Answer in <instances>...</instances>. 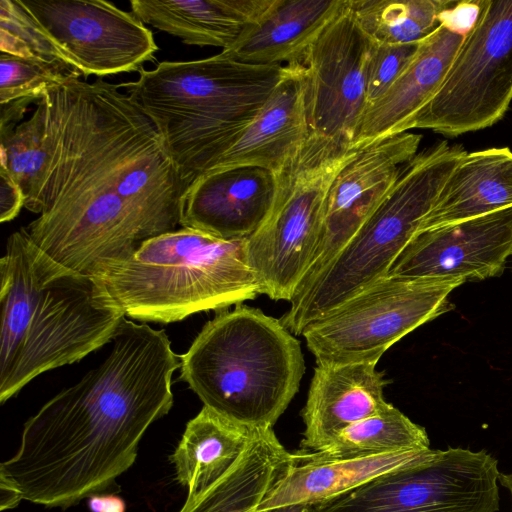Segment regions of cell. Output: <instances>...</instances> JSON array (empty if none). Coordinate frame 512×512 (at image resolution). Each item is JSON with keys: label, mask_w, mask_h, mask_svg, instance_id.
<instances>
[{"label": "cell", "mask_w": 512, "mask_h": 512, "mask_svg": "<svg viewBox=\"0 0 512 512\" xmlns=\"http://www.w3.org/2000/svg\"><path fill=\"white\" fill-rule=\"evenodd\" d=\"M275 187L274 173L260 167L201 174L183 196L180 226L222 239H248L266 220Z\"/></svg>", "instance_id": "2e32d148"}, {"label": "cell", "mask_w": 512, "mask_h": 512, "mask_svg": "<svg viewBox=\"0 0 512 512\" xmlns=\"http://www.w3.org/2000/svg\"><path fill=\"white\" fill-rule=\"evenodd\" d=\"M358 150L309 133L276 172L271 210L247 239L248 261L260 294L289 301L296 293L319 241L328 191Z\"/></svg>", "instance_id": "ba28073f"}, {"label": "cell", "mask_w": 512, "mask_h": 512, "mask_svg": "<svg viewBox=\"0 0 512 512\" xmlns=\"http://www.w3.org/2000/svg\"><path fill=\"white\" fill-rule=\"evenodd\" d=\"M81 72L63 64L0 54V104L30 98L38 101L44 93Z\"/></svg>", "instance_id": "f546056e"}, {"label": "cell", "mask_w": 512, "mask_h": 512, "mask_svg": "<svg viewBox=\"0 0 512 512\" xmlns=\"http://www.w3.org/2000/svg\"><path fill=\"white\" fill-rule=\"evenodd\" d=\"M367 37L379 44L420 43L442 24L441 15L454 1L348 0Z\"/></svg>", "instance_id": "484cf974"}, {"label": "cell", "mask_w": 512, "mask_h": 512, "mask_svg": "<svg viewBox=\"0 0 512 512\" xmlns=\"http://www.w3.org/2000/svg\"><path fill=\"white\" fill-rule=\"evenodd\" d=\"M272 0H132L131 12L144 24L184 44L229 49Z\"/></svg>", "instance_id": "7402d4cb"}, {"label": "cell", "mask_w": 512, "mask_h": 512, "mask_svg": "<svg viewBox=\"0 0 512 512\" xmlns=\"http://www.w3.org/2000/svg\"><path fill=\"white\" fill-rule=\"evenodd\" d=\"M465 35L442 23L422 41L398 79L366 109L351 148L360 150L412 129L417 114L441 86Z\"/></svg>", "instance_id": "e0dca14e"}, {"label": "cell", "mask_w": 512, "mask_h": 512, "mask_svg": "<svg viewBox=\"0 0 512 512\" xmlns=\"http://www.w3.org/2000/svg\"><path fill=\"white\" fill-rule=\"evenodd\" d=\"M428 448L425 428L390 404L384 411L346 427L320 450L308 453L329 460Z\"/></svg>", "instance_id": "4316f807"}, {"label": "cell", "mask_w": 512, "mask_h": 512, "mask_svg": "<svg viewBox=\"0 0 512 512\" xmlns=\"http://www.w3.org/2000/svg\"><path fill=\"white\" fill-rule=\"evenodd\" d=\"M83 77L139 72L154 61L152 31L131 11L102 0L20 1Z\"/></svg>", "instance_id": "4fadbf2b"}, {"label": "cell", "mask_w": 512, "mask_h": 512, "mask_svg": "<svg viewBox=\"0 0 512 512\" xmlns=\"http://www.w3.org/2000/svg\"><path fill=\"white\" fill-rule=\"evenodd\" d=\"M465 154L462 146L446 141L417 153L347 244L295 293L280 319L283 325L302 335L310 323L387 276Z\"/></svg>", "instance_id": "52a82bcc"}, {"label": "cell", "mask_w": 512, "mask_h": 512, "mask_svg": "<svg viewBox=\"0 0 512 512\" xmlns=\"http://www.w3.org/2000/svg\"><path fill=\"white\" fill-rule=\"evenodd\" d=\"M372 41L344 0L302 55L309 133L351 147L367 108V62Z\"/></svg>", "instance_id": "7c38bea8"}, {"label": "cell", "mask_w": 512, "mask_h": 512, "mask_svg": "<svg viewBox=\"0 0 512 512\" xmlns=\"http://www.w3.org/2000/svg\"><path fill=\"white\" fill-rule=\"evenodd\" d=\"M512 206V151L493 147L466 152L444 184L418 232Z\"/></svg>", "instance_id": "603a6c76"}, {"label": "cell", "mask_w": 512, "mask_h": 512, "mask_svg": "<svg viewBox=\"0 0 512 512\" xmlns=\"http://www.w3.org/2000/svg\"><path fill=\"white\" fill-rule=\"evenodd\" d=\"M343 3L344 0H272L260 18L222 52L249 64L299 62Z\"/></svg>", "instance_id": "44dd1931"}, {"label": "cell", "mask_w": 512, "mask_h": 512, "mask_svg": "<svg viewBox=\"0 0 512 512\" xmlns=\"http://www.w3.org/2000/svg\"><path fill=\"white\" fill-rule=\"evenodd\" d=\"M178 368L164 330L123 318L107 358L24 423L17 452L0 464L1 511L23 500L67 509L118 492L145 432L173 406Z\"/></svg>", "instance_id": "7a4b0ae2"}, {"label": "cell", "mask_w": 512, "mask_h": 512, "mask_svg": "<svg viewBox=\"0 0 512 512\" xmlns=\"http://www.w3.org/2000/svg\"><path fill=\"white\" fill-rule=\"evenodd\" d=\"M498 460L485 449H436L308 512H498Z\"/></svg>", "instance_id": "8fae6325"}, {"label": "cell", "mask_w": 512, "mask_h": 512, "mask_svg": "<svg viewBox=\"0 0 512 512\" xmlns=\"http://www.w3.org/2000/svg\"><path fill=\"white\" fill-rule=\"evenodd\" d=\"M261 429L232 421L203 406L188 421L169 457L176 481L187 488V497H197L223 477Z\"/></svg>", "instance_id": "cb8c5ba5"}, {"label": "cell", "mask_w": 512, "mask_h": 512, "mask_svg": "<svg viewBox=\"0 0 512 512\" xmlns=\"http://www.w3.org/2000/svg\"><path fill=\"white\" fill-rule=\"evenodd\" d=\"M43 97L47 163L24 228L45 256L87 274L180 226L190 183L118 84L71 78Z\"/></svg>", "instance_id": "6da1fadb"}, {"label": "cell", "mask_w": 512, "mask_h": 512, "mask_svg": "<svg viewBox=\"0 0 512 512\" xmlns=\"http://www.w3.org/2000/svg\"><path fill=\"white\" fill-rule=\"evenodd\" d=\"M283 67L240 62L221 51L199 60L160 62L119 87L153 120L191 183L236 140Z\"/></svg>", "instance_id": "277c9868"}, {"label": "cell", "mask_w": 512, "mask_h": 512, "mask_svg": "<svg viewBox=\"0 0 512 512\" xmlns=\"http://www.w3.org/2000/svg\"><path fill=\"white\" fill-rule=\"evenodd\" d=\"M180 379L216 413L273 428L299 390L300 342L280 319L237 306L208 321L180 356Z\"/></svg>", "instance_id": "8992f818"}, {"label": "cell", "mask_w": 512, "mask_h": 512, "mask_svg": "<svg viewBox=\"0 0 512 512\" xmlns=\"http://www.w3.org/2000/svg\"><path fill=\"white\" fill-rule=\"evenodd\" d=\"M512 101V0H481L433 98L420 110L412 129L449 137L488 128Z\"/></svg>", "instance_id": "30bf717a"}, {"label": "cell", "mask_w": 512, "mask_h": 512, "mask_svg": "<svg viewBox=\"0 0 512 512\" xmlns=\"http://www.w3.org/2000/svg\"><path fill=\"white\" fill-rule=\"evenodd\" d=\"M375 362L317 364L301 416L302 452L326 446L346 427L384 411L387 385Z\"/></svg>", "instance_id": "d6986e66"}, {"label": "cell", "mask_w": 512, "mask_h": 512, "mask_svg": "<svg viewBox=\"0 0 512 512\" xmlns=\"http://www.w3.org/2000/svg\"><path fill=\"white\" fill-rule=\"evenodd\" d=\"M297 459L273 428L261 429L230 470L197 497H187L179 512H256Z\"/></svg>", "instance_id": "d4e9b609"}, {"label": "cell", "mask_w": 512, "mask_h": 512, "mask_svg": "<svg viewBox=\"0 0 512 512\" xmlns=\"http://www.w3.org/2000/svg\"><path fill=\"white\" fill-rule=\"evenodd\" d=\"M436 449H417L378 455L317 459L308 452L298 459L274 485L256 512L279 506L325 502L395 469L426 460Z\"/></svg>", "instance_id": "ffe728a7"}, {"label": "cell", "mask_w": 512, "mask_h": 512, "mask_svg": "<svg viewBox=\"0 0 512 512\" xmlns=\"http://www.w3.org/2000/svg\"><path fill=\"white\" fill-rule=\"evenodd\" d=\"M87 506L91 512H125V501L112 493L96 494L88 498Z\"/></svg>", "instance_id": "d6a6232c"}, {"label": "cell", "mask_w": 512, "mask_h": 512, "mask_svg": "<svg viewBox=\"0 0 512 512\" xmlns=\"http://www.w3.org/2000/svg\"><path fill=\"white\" fill-rule=\"evenodd\" d=\"M512 256V206L417 232L388 275L479 281L502 274Z\"/></svg>", "instance_id": "9a60e30c"}, {"label": "cell", "mask_w": 512, "mask_h": 512, "mask_svg": "<svg viewBox=\"0 0 512 512\" xmlns=\"http://www.w3.org/2000/svg\"><path fill=\"white\" fill-rule=\"evenodd\" d=\"M460 278L387 275L302 332L317 364L377 363L396 342L452 308L449 295Z\"/></svg>", "instance_id": "9c48e42d"}, {"label": "cell", "mask_w": 512, "mask_h": 512, "mask_svg": "<svg viewBox=\"0 0 512 512\" xmlns=\"http://www.w3.org/2000/svg\"><path fill=\"white\" fill-rule=\"evenodd\" d=\"M25 205V197L10 174L0 167V221L13 220Z\"/></svg>", "instance_id": "1f68e13d"}, {"label": "cell", "mask_w": 512, "mask_h": 512, "mask_svg": "<svg viewBox=\"0 0 512 512\" xmlns=\"http://www.w3.org/2000/svg\"><path fill=\"white\" fill-rule=\"evenodd\" d=\"M308 135L303 65L299 62L285 64L278 83L262 107L204 173L241 166L276 173Z\"/></svg>", "instance_id": "ac0fdd59"}, {"label": "cell", "mask_w": 512, "mask_h": 512, "mask_svg": "<svg viewBox=\"0 0 512 512\" xmlns=\"http://www.w3.org/2000/svg\"><path fill=\"white\" fill-rule=\"evenodd\" d=\"M420 43L379 44L372 42L366 74L367 108L378 101L398 79L416 55Z\"/></svg>", "instance_id": "4dcf8cb0"}, {"label": "cell", "mask_w": 512, "mask_h": 512, "mask_svg": "<svg viewBox=\"0 0 512 512\" xmlns=\"http://www.w3.org/2000/svg\"><path fill=\"white\" fill-rule=\"evenodd\" d=\"M421 139L405 132L375 142L358 150L340 170L328 191L319 241L297 291L324 269L383 202L418 153Z\"/></svg>", "instance_id": "5bb4252c"}, {"label": "cell", "mask_w": 512, "mask_h": 512, "mask_svg": "<svg viewBox=\"0 0 512 512\" xmlns=\"http://www.w3.org/2000/svg\"><path fill=\"white\" fill-rule=\"evenodd\" d=\"M0 276L1 404L38 375L112 342L126 317L99 280L54 263L24 227L7 239Z\"/></svg>", "instance_id": "3957f363"}, {"label": "cell", "mask_w": 512, "mask_h": 512, "mask_svg": "<svg viewBox=\"0 0 512 512\" xmlns=\"http://www.w3.org/2000/svg\"><path fill=\"white\" fill-rule=\"evenodd\" d=\"M87 274L106 287L125 316L142 322L172 323L260 294L247 239L186 227L147 239Z\"/></svg>", "instance_id": "5b68a950"}, {"label": "cell", "mask_w": 512, "mask_h": 512, "mask_svg": "<svg viewBox=\"0 0 512 512\" xmlns=\"http://www.w3.org/2000/svg\"><path fill=\"white\" fill-rule=\"evenodd\" d=\"M0 50L26 59L63 64L81 72L20 0L0 2Z\"/></svg>", "instance_id": "f1b7e54d"}, {"label": "cell", "mask_w": 512, "mask_h": 512, "mask_svg": "<svg viewBox=\"0 0 512 512\" xmlns=\"http://www.w3.org/2000/svg\"><path fill=\"white\" fill-rule=\"evenodd\" d=\"M45 117V99L41 97L29 118L15 126L0 128V167L21 188L24 208L33 213H36L38 191L47 163Z\"/></svg>", "instance_id": "83f0119b"}, {"label": "cell", "mask_w": 512, "mask_h": 512, "mask_svg": "<svg viewBox=\"0 0 512 512\" xmlns=\"http://www.w3.org/2000/svg\"><path fill=\"white\" fill-rule=\"evenodd\" d=\"M499 484L504 487L510 494L511 512H512V471L509 473L500 472Z\"/></svg>", "instance_id": "e575fe53"}, {"label": "cell", "mask_w": 512, "mask_h": 512, "mask_svg": "<svg viewBox=\"0 0 512 512\" xmlns=\"http://www.w3.org/2000/svg\"><path fill=\"white\" fill-rule=\"evenodd\" d=\"M310 506L306 504H294V505H285L279 506L271 509H266L260 512H308Z\"/></svg>", "instance_id": "836d02e7"}]
</instances>
